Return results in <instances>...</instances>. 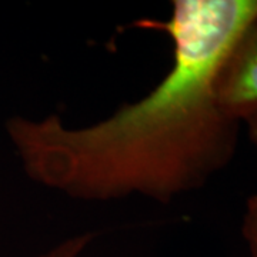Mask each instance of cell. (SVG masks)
Listing matches in <instances>:
<instances>
[{"label": "cell", "mask_w": 257, "mask_h": 257, "mask_svg": "<svg viewBox=\"0 0 257 257\" xmlns=\"http://www.w3.org/2000/svg\"><path fill=\"white\" fill-rule=\"evenodd\" d=\"M257 0H175L149 22L173 45L170 70L139 100L82 127L56 114L6 120L28 177L79 202L142 196L169 203L202 189L236 155L240 123L221 110L216 76Z\"/></svg>", "instance_id": "1"}, {"label": "cell", "mask_w": 257, "mask_h": 257, "mask_svg": "<svg viewBox=\"0 0 257 257\" xmlns=\"http://www.w3.org/2000/svg\"><path fill=\"white\" fill-rule=\"evenodd\" d=\"M216 97L221 110L240 124L257 114V15L243 28L221 62Z\"/></svg>", "instance_id": "2"}, {"label": "cell", "mask_w": 257, "mask_h": 257, "mask_svg": "<svg viewBox=\"0 0 257 257\" xmlns=\"http://www.w3.org/2000/svg\"><path fill=\"white\" fill-rule=\"evenodd\" d=\"M96 239V233L84 231L62 240L56 246L46 250L37 257H82V254Z\"/></svg>", "instance_id": "3"}, {"label": "cell", "mask_w": 257, "mask_h": 257, "mask_svg": "<svg viewBox=\"0 0 257 257\" xmlns=\"http://www.w3.org/2000/svg\"><path fill=\"white\" fill-rule=\"evenodd\" d=\"M241 236L246 241L248 256L257 257V194L246 200L241 219Z\"/></svg>", "instance_id": "4"}, {"label": "cell", "mask_w": 257, "mask_h": 257, "mask_svg": "<svg viewBox=\"0 0 257 257\" xmlns=\"http://www.w3.org/2000/svg\"><path fill=\"white\" fill-rule=\"evenodd\" d=\"M246 127H247V135L251 145L256 147L257 150V114L251 116L250 119H247L244 121Z\"/></svg>", "instance_id": "5"}]
</instances>
